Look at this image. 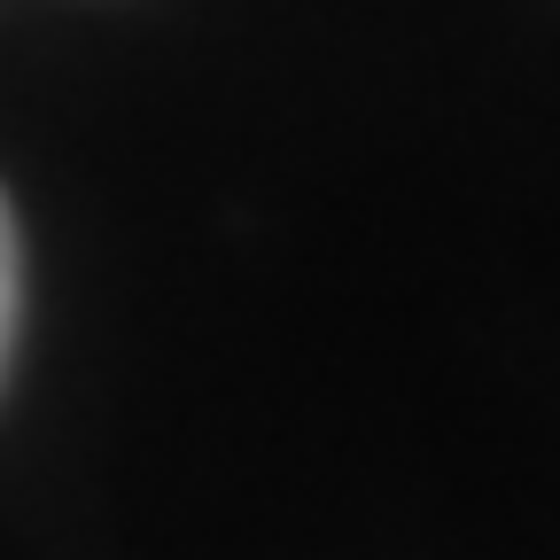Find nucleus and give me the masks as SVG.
Segmentation results:
<instances>
[{"instance_id": "obj_1", "label": "nucleus", "mask_w": 560, "mask_h": 560, "mask_svg": "<svg viewBox=\"0 0 560 560\" xmlns=\"http://www.w3.org/2000/svg\"><path fill=\"white\" fill-rule=\"evenodd\" d=\"M16 296H24V257H16L9 195H0V366H9V342H16Z\"/></svg>"}]
</instances>
